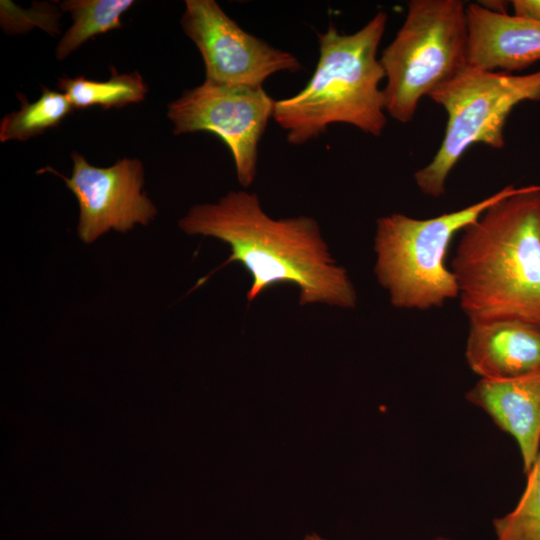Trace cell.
<instances>
[{
  "instance_id": "cell-1",
  "label": "cell",
  "mask_w": 540,
  "mask_h": 540,
  "mask_svg": "<svg viewBox=\"0 0 540 540\" xmlns=\"http://www.w3.org/2000/svg\"><path fill=\"white\" fill-rule=\"evenodd\" d=\"M187 235L221 240L251 275L248 303L268 288L292 284L301 305L323 303L354 308L357 296L346 270L337 265L311 217L273 219L255 193L230 191L215 203L196 204L179 220Z\"/></svg>"
},
{
  "instance_id": "cell-2",
  "label": "cell",
  "mask_w": 540,
  "mask_h": 540,
  "mask_svg": "<svg viewBox=\"0 0 540 540\" xmlns=\"http://www.w3.org/2000/svg\"><path fill=\"white\" fill-rule=\"evenodd\" d=\"M450 269L469 323L540 330V185L516 187L467 225Z\"/></svg>"
},
{
  "instance_id": "cell-3",
  "label": "cell",
  "mask_w": 540,
  "mask_h": 540,
  "mask_svg": "<svg viewBox=\"0 0 540 540\" xmlns=\"http://www.w3.org/2000/svg\"><path fill=\"white\" fill-rule=\"evenodd\" d=\"M387 21V13L378 11L354 33L330 25L317 34L319 59L311 78L295 95L275 101L272 118L289 143L304 144L336 123L381 136L387 116L377 54Z\"/></svg>"
},
{
  "instance_id": "cell-4",
  "label": "cell",
  "mask_w": 540,
  "mask_h": 540,
  "mask_svg": "<svg viewBox=\"0 0 540 540\" xmlns=\"http://www.w3.org/2000/svg\"><path fill=\"white\" fill-rule=\"evenodd\" d=\"M515 189L505 186L466 207L431 218L402 213L379 218L374 272L391 304L399 309L429 310L458 298L455 276L445 264L452 239Z\"/></svg>"
},
{
  "instance_id": "cell-5",
  "label": "cell",
  "mask_w": 540,
  "mask_h": 540,
  "mask_svg": "<svg viewBox=\"0 0 540 540\" xmlns=\"http://www.w3.org/2000/svg\"><path fill=\"white\" fill-rule=\"evenodd\" d=\"M467 4L410 0L405 19L379 57L385 111L406 124L423 97L468 66Z\"/></svg>"
},
{
  "instance_id": "cell-6",
  "label": "cell",
  "mask_w": 540,
  "mask_h": 540,
  "mask_svg": "<svg viewBox=\"0 0 540 540\" xmlns=\"http://www.w3.org/2000/svg\"><path fill=\"white\" fill-rule=\"evenodd\" d=\"M428 97L445 110L447 122L437 152L414 173V182L426 196L440 198L451 171L471 146H505V125L513 109L540 101V70L513 75L467 66Z\"/></svg>"
},
{
  "instance_id": "cell-7",
  "label": "cell",
  "mask_w": 540,
  "mask_h": 540,
  "mask_svg": "<svg viewBox=\"0 0 540 540\" xmlns=\"http://www.w3.org/2000/svg\"><path fill=\"white\" fill-rule=\"evenodd\" d=\"M275 101L263 87H237L204 82L169 103L173 133L208 132L230 150L238 182L250 186L256 177L258 144Z\"/></svg>"
},
{
  "instance_id": "cell-8",
  "label": "cell",
  "mask_w": 540,
  "mask_h": 540,
  "mask_svg": "<svg viewBox=\"0 0 540 540\" xmlns=\"http://www.w3.org/2000/svg\"><path fill=\"white\" fill-rule=\"evenodd\" d=\"M181 26L201 54L206 81L257 88L277 72L303 70L292 53L246 32L215 0H186Z\"/></svg>"
},
{
  "instance_id": "cell-9",
  "label": "cell",
  "mask_w": 540,
  "mask_h": 540,
  "mask_svg": "<svg viewBox=\"0 0 540 540\" xmlns=\"http://www.w3.org/2000/svg\"><path fill=\"white\" fill-rule=\"evenodd\" d=\"M70 177H61L79 205L78 237L86 244L110 230L126 233L148 225L157 215L144 186V166L136 158H122L109 167H96L78 152L71 155Z\"/></svg>"
},
{
  "instance_id": "cell-10",
  "label": "cell",
  "mask_w": 540,
  "mask_h": 540,
  "mask_svg": "<svg viewBox=\"0 0 540 540\" xmlns=\"http://www.w3.org/2000/svg\"><path fill=\"white\" fill-rule=\"evenodd\" d=\"M468 66L513 72L540 61V23L467 4Z\"/></svg>"
},
{
  "instance_id": "cell-11",
  "label": "cell",
  "mask_w": 540,
  "mask_h": 540,
  "mask_svg": "<svg viewBox=\"0 0 540 540\" xmlns=\"http://www.w3.org/2000/svg\"><path fill=\"white\" fill-rule=\"evenodd\" d=\"M465 356L481 379L540 374V330L514 320L469 323Z\"/></svg>"
},
{
  "instance_id": "cell-12",
  "label": "cell",
  "mask_w": 540,
  "mask_h": 540,
  "mask_svg": "<svg viewBox=\"0 0 540 540\" xmlns=\"http://www.w3.org/2000/svg\"><path fill=\"white\" fill-rule=\"evenodd\" d=\"M518 443L523 470H531L540 445V374L506 380L480 379L466 394Z\"/></svg>"
},
{
  "instance_id": "cell-13",
  "label": "cell",
  "mask_w": 540,
  "mask_h": 540,
  "mask_svg": "<svg viewBox=\"0 0 540 540\" xmlns=\"http://www.w3.org/2000/svg\"><path fill=\"white\" fill-rule=\"evenodd\" d=\"M133 0H65L60 3L63 12H69L72 25L59 40L55 55L64 60L89 39L122 27L121 15Z\"/></svg>"
},
{
  "instance_id": "cell-14",
  "label": "cell",
  "mask_w": 540,
  "mask_h": 540,
  "mask_svg": "<svg viewBox=\"0 0 540 540\" xmlns=\"http://www.w3.org/2000/svg\"><path fill=\"white\" fill-rule=\"evenodd\" d=\"M108 80L97 81L85 76L62 77L58 87L74 109L100 106L104 109L122 108L145 99L148 87L138 72L118 73L111 69Z\"/></svg>"
},
{
  "instance_id": "cell-15",
  "label": "cell",
  "mask_w": 540,
  "mask_h": 540,
  "mask_svg": "<svg viewBox=\"0 0 540 540\" xmlns=\"http://www.w3.org/2000/svg\"><path fill=\"white\" fill-rule=\"evenodd\" d=\"M74 107L67 96L42 87L34 102L21 100L18 110L5 115L0 122V141H26L58 126Z\"/></svg>"
},
{
  "instance_id": "cell-16",
  "label": "cell",
  "mask_w": 540,
  "mask_h": 540,
  "mask_svg": "<svg viewBox=\"0 0 540 540\" xmlns=\"http://www.w3.org/2000/svg\"><path fill=\"white\" fill-rule=\"evenodd\" d=\"M515 509L493 521L497 540H540V451Z\"/></svg>"
},
{
  "instance_id": "cell-17",
  "label": "cell",
  "mask_w": 540,
  "mask_h": 540,
  "mask_svg": "<svg viewBox=\"0 0 540 540\" xmlns=\"http://www.w3.org/2000/svg\"><path fill=\"white\" fill-rule=\"evenodd\" d=\"M513 15L540 23V0H512Z\"/></svg>"
},
{
  "instance_id": "cell-18",
  "label": "cell",
  "mask_w": 540,
  "mask_h": 540,
  "mask_svg": "<svg viewBox=\"0 0 540 540\" xmlns=\"http://www.w3.org/2000/svg\"><path fill=\"white\" fill-rule=\"evenodd\" d=\"M303 540H325L318 535H308ZM437 540H448L446 538H438Z\"/></svg>"
}]
</instances>
